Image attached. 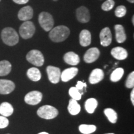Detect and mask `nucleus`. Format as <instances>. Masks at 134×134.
Here are the masks:
<instances>
[{
	"instance_id": "1",
	"label": "nucleus",
	"mask_w": 134,
	"mask_h": 134,
	"mask_svg": "<svg viewBox=\"0 0 134 134\" xmlns=\"http://www.w3.org/2000/svg\"><path fill=\"white\" fill-rule=\"evenodd\" d=\"M70 34V30L68 27L58 26L52 28L50 31L49 38L53 42H62L65 41L68 37Z\"/></svg>"
},
{
	"instance_id": "2",
	"label": "nucleus",
	"mask_w": 134,
	"mask_h": 134,
	"mask_svg": "<svg viewBox=\"0 0 134 134\" xmlns=\"http://www.w3.org/2000/svg\"><path fill=\"white\" fill-rule=\"evenodd\" d=\"M1 39L8 46H14L19 41V36L16 30L10 27H5L1 33Z\"/></svg>"
},
{
	"instance_id": "3",
	"label": "nucleus",
	"mask_w": 134,
	"mask_h": 134,
	"mask_svg": "<svg viewBox=\"0 0 134 134\" xmlns=\"http://www.w3.org/2000/svg\"><path fill=\"white\" fill-rule=\"evenodd\" d=\"M38 21L41 27L46 32L50 31L54 26V19L52 15L49 13L43 11L40 13Z\"/></svg>"
},
{
	"instance_id": "4",
	"label": "nucleus",
	"mask_w": 134,
	"mask_h": 134,
	"mask_svg": "<svg viewBox=\"0 0 134 134\" xmlns=\"http://www.w3.org/2000/svg\"><path fill=\"white\" fill-rule=\"evenodd\" d=\"M37 114L41 118L44 119H53L57 117L58 110L53 106L50 105H44L38 108Z\"/></svg>"
},
{
	"instance_id": "5",
	"label": "nucleus",
	"mask_w": 134,
	"mask_h": 134,
	"mask_svg": "<svg viewBox=\"0 0 134 134\" xmlns=\"http://www.w3.org/2000/svg\"><path fill=\"white\" fill-rule=\"evenodd\" d=\"M36 32V26L32 22L24 21L20 26L19 33L20 36L24 39H29L32 37Z\"/></svg>"
},
{
	"instance_id": "6",
	"label": "nucleus",
	"mask_w": 134,
	"mask_h": 134,
	"mask_svg": "<svg viewBox=\"0 0 134 134\" xmlns=\"http://www.w3.org/2000/svg\"><path fill=\"white\" fill-rule=\"evenodd\" d=\"M26 60L31 64L37 66H42L44 63V57L42 53L38 50H31L27 53Z\"/></svg>"
},
{
	"instance_id": "7",
	"label": "nucleus",
	"mask_w": 134,
	"mask_h": 134,
	"mask_svg": "<svg viewBox=\"0 0 134 134\" xmlns=\"http://www.w3.org/2000/svg\"><path fill=\"white\" fill-rule=\"evenodd\" d=\"M43 95L38 91H32L28 93L24 97V101L29 105H35L38 104L42 99Z\"/></svg>"
},
{
	"instance_id": "8",
	"label": "nucleus",
	"mask_w": 134,
	"mask_h": 134,
	"mask_svg": "<svg viewBox=\"0 0 134 134\" xmlns=\"http://www.w3.org/2000/svg\"><path fill=\"white\" fill-rule=\"evenodd\" d=\"M47 73L49 81L53 84H57L60 81L61 70L59 68L49 65L47 67Z\"/></svg>"
},
{
	"instance_id": "9",
	"label": "nucleus",
	"mask_w": 134,
	"mask_h": 134,
	"mask_svg": "<svg viewBox=\"0 0 134 134\" xmlns=\"http://www.w3.org/2000/svg\"><path fill=\"white\" fill-rule=\"evenodd\" d=\"M76 18L81 23H87L90 21L91 14L86 7L81 6L76 9Z\"/></svg>"
},
{
	"instance_id": "10",
	"label": "nucleus",
	"mask_w": 134,
	"mask_h": 134,
	"mask_svg": "<svg viewBox=\"0 0 134 134\" xmlns=\"http://www.w3.org/2000/svg\"><path fill=\"white\" fill-rule=\"evenodd\" d=\"M100 43L102 46L108 47L110 46L113 40L111 31L108 27L103 28L99 34Z\"/></svg>"
},
{
	"instance_id": "11",
	"label": "nucleus",
	"mask_w": 134,
	"mask_h": 134,
	"mask_svg": "<svg viewBox=\"0 0 134 134\" xmlns=\"http://www.w3.org/2000/svg\"><path fill=\"white\" fill-rule=\"evenodd\" d=\"M100 55V51L98 48H90L86 52L83 57L84 61L87 63H91L94 62L98 59Z\"/></svg>"
},
{
	"instance_id": "12",
	"label": "nucleus",
	"mask_w": 134,
	"mask_h": 134,
	"mask_svg": "<svg viewBox=\"0 0 134 134\" xmlns=\"http://www.w3.org/2000/svg\"><path fill=\"white\" fill-rule=\"evenodd\" d=\"M34 10L31 6H24L20 9L18 13V18L20 21H27L33 18Z\"/></svg>"
},
{
	"instance_id": "13",
	"label": "nucleus",
	"mask_w": 134,
	"mask_h": 134,
	"mask_svg": "<svg viewBox=\"0 0 134 134\" xmlns=\"http://www.w3.org/2000/svg\"><path fill=\"white\" fill-rule=\"evenodd\" d=\"M15 84L9 80H0V94H8L14 91Z\"/></svg>"
},
{
	"instance_id": "14",
	"label": "nucleus",
	"mask_w": 134,
	"mask_h": 134,
	"mask_svg": "<svg viewBox=\"0 0 134 134\" xmlns=\"http://www.w3.org/2000/svg\"><path fill=\"white\" fill-rule=\"evenodd\" d=\"M78 73V69L76 67H71L66 68L61 73L60 79L63 82H67L76 76Z\"/></svg>"
},
{
	"instance_id": "15",
	"label": "nucleus",
	"mask_w": 134,
	"mask_h": 134,
	"mask_svg": "<svg viewBox=\"0 0 134 134\" xmlns=\"http://www.w3.org/2000/svg\"><path fill=\"white\" fill-rule=\"evenodd\" d=\"M104 73L100 68H96L91 71L89 77V82L92 85H95L99 83L104 79Z\"/></svg>"
},
{
	"instance_id": "16",
	"label": "nucleus",
	"mask_w": 134,
	"mask_h": 134,
	"mask_svg": "<svg viewBox=\"0 0 134 134\" xmlns=\"http://www.w3.org/2000/svg\"><path fill=\"white\" fill-rule=\"evenodd\" d=\"M110 54L117 60H124L128 57L127 50L121 47H116L113 48L110 51Z\"/></svg>"
},
{
	"instance_id": "17",
	"label": "nucleus",
	"mask_w": 134,
	"mask_h": 134,
	"mask_svg": "<svg viewBox=\"0 0 134 134\" xmlns=\"http://www.w3.org/2000/svg\"><path fill=\"white\" fill-rule=\"evenodd\" d=\"M63 60L65 63L72 66L77 65L80 62L79 55L73 52H68L65 53L63 56Z\"/></svg>"
},
{
	"instance_id": "18",
	"label": "nucleus",
	"mask_w": 134,
	"mask_h": 134,
	"mask_svg": "<svg viewBox=\"0 0 134 134\" xmlns=\"http://www.w3.org/2000/svg\"><path fill=\"white\" fill-rule=\"evenodd\" d=\"M115 39L118 43H124L127 39V35L124 27L121 24H116L114 26Z\"/></svg>"
},
{
	"instance_id": "19",
	"label": "nucleus",
	"mask_w": 134,
	"mask_h": 134,
	"mask_svg": "<svg viewBox=\"0 0 134 134\" xmlns=\"http://www.w3.org/2000/svg\"><path fill=\"white\" fill-rule=\"evenodd\" d=\"M80 43L82 47L89 46L91 43V34L88 30L83 29L80 32Z\"/></svg>"
},
{
	"instance_id": "20",
	"label": "nucleus",
	"mask_w": 134,
	"mask_h": 134,
	"mask_svg": "<svg viewBox=\"0 0 134 134\" xmlns=\"http://www.w3.org/2000/svg\"><path fill=\"white\" fill-rule=\"evenodd\" d=\"M14 108L11 104L4 102L0 104V114L4 117H9L13 114Z\"/></svg>"
},
{
	"instance_id": "21",
	"label": "nucleus",
	"mask_w": 134,
	"mask_h": 134,
	"mask_svg": "<svg viewBox=\"0 0 134 134\" xmlns=\"http://www.w3.org/2000/svg\"><path fill=\"white\" fill-rule=\"evenodd\" d=\"M68 110L71 115H76L81 111V106L77 100L71 99L68 103Z\"/></svg>"
},
{
	"instance_id": "22",
	"label": "nucleus",
	"mask_w": 134,
	"mask_h": 134,
	"mask_svg": "<svg viewBox=\"0 0 134 134\" xmlns=\"http://www.w3.org/2000/svg\"><path fill=\"white\" fill-rule=\"evenodd\" d=\"M27 76L32 81H38L41 79V73L36 67H32L27 71Z\"/></svg>"
},
{
	"instance_id": "23",
	"label": "nucleus",
	"mask_w": 134,
	"mask_h": 134,
	"mask_svg": "<svg viewBox=\"0 0 134 134\" xmlns=\"http://www.w3.org/2000/svg\"><path fill=\"white\" fill-rule=\"evenodd\" d=\"M12 69V65L8 60L0 61V76H4L9 74Z\"/></svg>"
},
{
	"instance_id": "24",
	"label": "nucleus",
	"mask_w": 134,
	"mask_h": 134,
	"mask_svg": "<svg viewBox=\"0 0 134 134\" xmlns=\"http://www.w3.org/2000/svg\"><path fill=\"white\" fill-rule=\"evenodd\" d=\"M98 105V100L95 98H90L85 102V109L89 114H93Z\"/></svg>"
},
{
	"instance_id": "25",
	"label": "nucleus",
	"mask_w": 134,
	"mask_h": 134,
	"mask_svg": "<svg viewBox=\"0 0 134 134\" xmlns=\"http://www.w3.org/2000/svg\"><path fill=\"white\" fill-rule=\"evenodd\" d=\"M104 113L107 118L108 119L109 121L112 124H115L117 120V114L113 109L106 108L104 110Z\"/></svg>"
},
{
	"instance_id": "26",
	"label": "nucleus",
	"mask_w": 134,
	"mask_h": 134,
	"mask_svg": "<svg viewBox=\"0 0 134 134\" xmlns=\"http://www.w3.org/2000/svg\"><path fill=\"white\" fill-rule=\"evenodd\" d=\"M124 73V70L122 68H117L112 72L110 76V81L113 82H117L121 79Z\"/></svg>"
},
{
	"instance_id": "27",
	"label": "nucleus",
	"mask_w": 134,
	"mask_h": 134,
	"mask_svg": "<svg viewBox=\"0 0 134 134\" xmlns=\"http://www.w3.org/2000/svg\"><path fill=\"white\" fill-rule=\"evenodd\" d=\"M96 125L91 124H81L79 126V130L83 134H91L96 131Z\"/></svg>"
},
{
	"instance_id": "28",
	"label": "nucleus",
	"mask_w": 134,
	"mask_h": 134,
	"mask_svg": "<svg viewBox=\"0 0 134 134\" xmlns=\"http://www.w3.org/2000/svg\"><path fill=\"white\" fill-rule=\"evenodd\" d=\"M69 95L71 99L76 100H79L81 99L82 94L80 93L79 90L77 89L76 87H71L70 88L69 91H68Z\"/></svg>"
},
{
	"instance_id": "29",
	"label": "nucleus",
	"mask_w": 134,
	"mask_h": 134,
	"mask_svg": "<svg viewBox=\"0 0 134 134\" xmlns=\"http://www.w3.org/2000/svg\"><path fill=\"white\" fill-rule=\"evenodd\" d=\"M114 13L115 16L117 18H120L122 17H124L127 14V8L124 5H120L116 8Z\"/></svg>"
},
{
	"instance_id": "30",
	"label": "nucleus",
	"mask_w": 134,
	"mask_h": 134,
	"mask_svg": "<svg viewBox=\"0 0 134 134\" xmlns=\"http://www.w3.org/2000/svg\"><path fill=\"white\" fill-rule=\"evenodd\" d=\"M115 6L114 0H106L101 5V9L104 11H109L113 9Z\"/></svg>"
},
{
	"instance_id": "31",
	"label": "nucleus",
	"mask_w": 134,
	"mask_h": 134,
	"mask_svg": "<svg viewBox=\"0 0 134 134\" xmlns=\"http://www.w3.org/2000/svg\"><path fill=\"white\" fill-rule=\"evenodd\" d=\"M125 86L127 88H133L134 87V71H132L127 77Z\"/></svg>"
},
{
	"instance_id": "32",
	"label": "nucleus",
	"mask_w": 134,
	"mask_h": 134,
	"mask_svg": "<svg viewBox=\"0 0 134 134\" xmlns=\"http://www.w3.org/2000/svg\"><path fill=\"white\" fill-rule=\"evenodd\" d=\"M9 125V120L7 117L0 115V129H4Z\"/></svg>"
},
{
	"instance_id": "33",
	"label": "nucleus",
	"mask_w": 134,
	"mask_h": 134,
	"mask_svg": "<svg viewBox=\"0 0 134 134\" xmlns=\"http://www.w3.org/2000/svg\"><path fill=\"white\" fill-rule=\"evenodd\" d=\"M75 87H76V88L78 89L79 91H80V90H83L84 88H86L87 87V85H86V83H84V82H83V81H78Z\"/></svg>"
},
{
	"instance_id": "34",
	"label": "nucleus",
	"mask_w": 134,
	"mask_h": 134,
	"mask_svg": "<svg viewBox=\"0 0 134 134\" xmlns=\"http://www.w3.org/2000/svg\"><path fill=\"white\" fill-rule=\"evenodd\" d=\"M13 1L18 4H25L29 2V0H13Z\"/></svg>"
},
{
	"instance_id": "35",
	"label": "nucleus",
	"mask_w": 134,
	"mask_h": 134,
	"mask_svg": "<svg viewBox=\"0 0 134 134\" xmlns=\"http://www.w3.org/2000/svg\"><path fill=\"white\" fill-rule=\"evenodd\" d=\"M130 100H131L132 104L134 105V90L133 89L132 90L131 93H130Z\"/></svg>"
},
{
	"instance_id": "36",
	"label": "nucleus",
	"mask_w": 134,
	"mask_h": 134,
	"mask_svg": "<svg viewBox=\"0 0 134 134\" xmlns=\"http://www.w3.org/2000/svg\"><path fill=\"white\" fill-rule=\"evenodd\" d=\"M38 134H49V133L46 132H40V133H38Z\"/></svg>"
},
{
	"instance_id": "37",
	"label": "nucleus",
	"mask_w": 134,
	"mask_h": 134,
	"mask_svg": "<svg viewBox=\"0 0 134 134\" xmlns=\"http://www.w3.org/2000/svg\"><path fill=\"white\" fill-rule=\"evenodd\" d=\"M127 1H129V2L130 3H132V4L134 3V0H127Z\"/></svg>"
},
{
	"instance_id": "38",
	"label": "nucleus",
	"mask_w": 134,
	"mask_h": 134,
	"mask_svg": "<svg viewBox=\"0 0 134 134\" xmlns=\"http://www.w3.org/2000/svg\"><path fill=\"white\" fill-rule=\"evenodd\" d=\"M132 24L134 25V16H132Z\"/></svg>"
},
{
	"instance_id": "39",
	"label": "nucleus",
	"mask_w": 134,
	"mask_h": 134,
	"mask_svg": "<svg viewBox=\"0 0 134 134\" xmlns=\"http://www.w3.org/2000/svg\"><path fill=\"white\" fill-rule=\"evenodd\" d=\"M105 134H115V133H105Z\"/></svg>"
},
{
	"instance_id": "40",
	"label": "nucleus",
	"mask_w": 134,
	"mask_h": 134,
	"mask_svg": "<svg viewBox=\"0 0 134 134\" xmlns=\"http://www.w3.org/2000/svg\"><path fill=\"white\" fill-rule=\"evenodd\" d=\"M53 1H57L58 0H53Z\"/></svg>"
},
{
	"instance_id": "41",
	"label": "nucleus",
	"mask_w": 134,
	"mask_h": 134,
	"mask_svg": "<svg viewBox=\"0 0 134 134\" xmlns=\"http://www.w3.org/2000/svg\"><path fill=\"white\" fill-rule=\"evenodd\" d=\"M1 0H0V2H1Z\"/></svg>"
}]
</instances>
